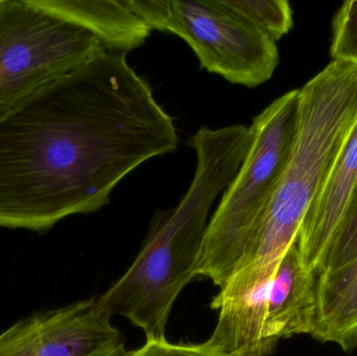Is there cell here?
I'll list each match as a JSON object with an SVG mask.
<instances>
[{
    "mask_svg": "<svg viewBox=\"0 0 357 356\" xmlns=\"http://www.w3.org/2000/svg\"><path fill=\"white\" fill-rule=\"evenodd\" d=\"M256 29L277 42L293 27V10L285 0H225Z\"/></svg>",
    "mask_w": 357,
    "mask_h": 356,
    "instance_id": "cell-12",
    "label": "cell"
},
{
    "mask_svg": "<svg viewBox=\"0 0 357 356\" xmlns=\"http://www.w3.org/2000/svg\"><path fill=\"white\" fill-rule=\"evenodd\" d=\"M250 127H201L189 140L197 169L177 207L155 228L126 273L98 297L111 316L129 320L146 340L165 338L174 303L197 276L212 205L238 173L251 146Z\"/></svg>",
    "mask_w": 357,
    "mask_h": 356,
    "instance_id": "cell-2",
    "label": "cell"
},
{
    "mask_svg": "<svg viewBox=\"0 0 357 356\" xmlns=\"http://www.w3.org/2000/svg\"><path fill=\"white\" fill-rule=\"evenodd\" d=\"M310 336L345 353L357 347V258L318 274L316 314Z\"/></svg>",
    "mask_w": 357,
    "mask_h": 356,
    "instance_id": "cell-11",
    "label": "cell"
},
{
    "mask_svg": "<svg viewBox=\"0 0 357 356\" xmlns=\"http://www.w3.org/2000/svg\"><path fill=\"white\" fill-rule=\"evenodd\" d=\"M357 258V183L351 204L325 253L318 274L339 269Z\"/></svg>",
    "mask_w": 357,
    "mask_h": 356,
    "instance_id": "cell-13",
    "label": "cell"
},
{
    "mask_svg": "<svg viewBox=\"0 0 357 356\" xmlns=\"http://www.w3.org/2000/svg\"><path fill=\"white\" fill-rule=\"evenodd\" d=\"M126 356H214L213 353L202 344H174L167 339L146 340V344L133 351H128Z\"/></svg>",
    "mask_w": 357,
    "mask_h": 356,
    "instance_id": "cell-15",
    "label": "cell"
},
{
    "mask_svg": "<svg viewBox=\"0 0 357 356\" xmlns=\"http://www.w3.org/2000/svg\"><path fill=\"white\" fill-rule=\"evenodd\" d=\"M357 183V123L312 202L297 238L302 263L318 274L325 253L347 213Z\"/></svg>",
    "mask_w": 357,
    "mask_h": 356,
    "instance_id": "cell-8",
    "label": "cell"
},
{
    "mask_svg": "<svg viewBox=\"0 0 357 356\" xmlns=\"http://www.w3.org/2000/svg\"><path fill=\"white\" fill-rule=\"evenodd\" d=\"M52 12L96 36L108 52L128 54L146 42L152 29L125 0H38Z\"/></svg>",
    "mask_w": 357,
    "mask_h": 356,
    "instance_id": "cell-10",
    "label": "cell"
},
{
    "mask_svg": "<svg viewBox=\"0 0 357 356\" xmlns=\"http://www.w3.org/2000/svg\"><path fill=\"white\" fill-rule=\"evenodd\" d=\"M151 29L182 38L201 66L233 84L256 87L279 63L276 42L225 0H125Z\"/></svg>",
    "mask_w": 357,
    "mask_h": 356,
    "instance_id": "cell-5",
    "label": "cell"
},
{
    "mask_svg": "<svg viewBox=\"0 0 357 356\" xmlns=\"http://www.w3.org/2000/svg\"><path fill=\"white\" fill-rule=\"evenodd\" d=\"M178 144L127 54L106 50L0 115V228L44 232L96 212L123 178Z\"/></svg>",
    "mask_w": 357,
    "mask_h": 356,
    "instance_id": "cell-1",
    "label": "cell"
},
{
    "mask_svg": "<svg viewBox=\"0 0 357 356\" xmlns=\"http://www.w3.org/2000/svg\"><path fill=\"white\" fill-rule=\"evenodd\" d=\"M357 123V64L333 60L299 89L295 142L237 270L274 275Z\"/></svg>",
    "mask_w": 357,
    "mask_h": 356,
    "instance_id": "cell-3",
    "label": "cell"
},
{
    "mask_svg": "<svg viewBox=\"0 0 357 356\" xmlns=\"http://www.w3.org/2000/svg\"><path fill=\"white\" fill-rule=\"evenodd\" d=\"M111 320L98 297L38 311L0 334V356H126Z\"/></svg>",
    "mask_w": 357,
    "mask_h": 356,
    "instance_id": "cell-7",
    "label": "cell"
},
{
    "mask_svg": "<svg viewBox=\"0 0 357 356\" xmlns=\"http://www.w3.org/2000/svg\"><path fill=\"white\" fill-rule=\"evenodd\" d=\"M317 278L302 263L296 242L279 263L268 291L262 336L273 349L281 339L312 334Z\"/></svg>",
    "mask_w": 357,
    "mask_h": 356,
    "instance_id": "cell-9",
    "label": "cell"
},
{
    "mask_svg": "<svg viewBox=\"0 0 357 356\" xmlns=\"http://www.w3.org/2000/svg\"><path fill=\"white\" fill-rule=\"evenodd\" d=\"M299 89L266 107L250 125L251 146L208 223L195 274L222 290L255 238L295 142Z\"/></svg>",
    "mask_w": 357,
    "mask_h": 356,
    "instance_id": "cell-4",
    "label": "cell"
},
{
    "mask_svg": "<svg viewBox=\"0 0 357 356\" xmlns=\"http://www.w3.org/2000/svg\"><path fill=\"white\" fill-rule=\"evenodd\" d=\"M331 54L333 60L357 64V0L344 2L335 15Z\"/></svg>",
    "mask_w": 357,
    "mask_h": 356,
    "instance_id": "cell-14",
    "label": "cell"
},
{
    "mask_svg": "<svg viewBox=\"0 0 357 356\" xmlns=\"http://www.w3.org/2000/svg\"><path fill=\"white\" fill-rule=\"evenodd\" d=\"M106 50L38 0H0V115Z\"/></svg>",
    "mask_w": 357,
    "mask_h": 356,
    "instance_id": "cell-6",
    "label": "cell"
}]
</instances>
